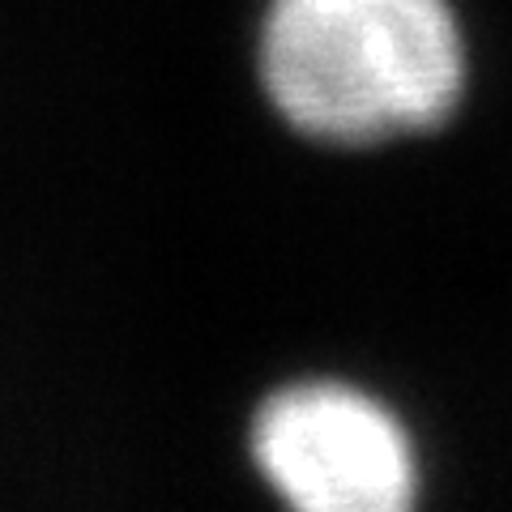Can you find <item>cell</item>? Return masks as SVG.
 Returning <instances> with one entry per match:
<instances>
[{
	"label": "cell",
	"instance_id": "7a4b0ae2",
	"mask_svg": "<svg viewBox=\"0 0 512 512\" xmlns=\"http://www.w3.org/2000/svg\"><path fill=\"white\" fill-rule=\"evenodd\" d=\"M256 466L295 508L397 512L414 500V448L384 406L342 384L269 397L252 427Z\"/></svg>",
	"mask_w": 512,
	"mask_h": 512
},
{
	"label": "cell",
	"instance_id": "6da1fadb",
	"mask_svg": "<svg viewBox=\"0 0 512 512\" xmlns=\"http://www.w3.org/2000/svg\"><path fill=\"white\" fill-rule=\"evenodd\" d=\"M261 73L299 133L380 141L448 120L466 52L448 0H274Z\"/></svg>",
	"mask_w": 512,
	"mask_h": 512
}]
</instances>
